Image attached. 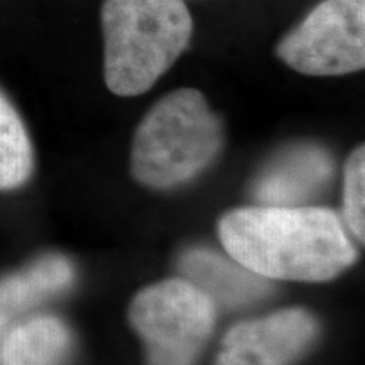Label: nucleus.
Listing matches in <instances>:
<instances>
[{"label":"nucleus","mask_w":365,"mask_h":365,"mask_svg":"<svg viewBox=\"0 0 365 365\" xmlns=\"http://www.w3.org/2000/svg\"><path fill=\"white\" fill-rule=\"evenodd\" d=\"M227 254L257 276L328 281L352 266L357 252L335 212L304 207H257L220 222Z\"/></svg>","instance_id":"obj_1"},{"label":"nucleus","mask_w":365,"mask_h":365,"mask_svg":"<svg viewBox=\"0 0 365 365\" xmlns=\"http://www.w3.org/2000/svg\"><path fill=\"white\" fill-rule=\"evenodd\" d=\"M105 83L112 93L135 97L181 56L193 36L185 0H103Z\"/></svg>","instance_id":"obj_2"},{"label":"nucleus","mask_w":365,"mask_h":365,"mask_svg":"<svg viewBox=\"0 0 365 365\" xmlns=\"http://www.w3.org/2000/svg\"><path fill=\"white\" fill-rule=\"evenodd\" d=\"M223 143L218 117L198 90L164 95L137 127L132 173L153 188L181 185L202 173Z\"/></svg>","instance_id":"obj_3"},{"label":"nucleus","mask_w":365,"mask_h":365,"mask_svg":"<svg viewBox=\"0 0 365 365\" xmlns=\"http://www.w3.org/2000/svg\"><path fill=\"white\" fill-rule=\"evenodd\" d=\"M129 317L150 365H193L212 333L215 304L190 281L171 279L140 291Z\"/></svg>","instance_id":"obj_4"},{"label":"nucleus","mask_w":365,"mask_h":365,"mask_svg":"<svg viewBox=\"0 0 365 365\" xmlns=\"http://www.w3.org/2000/svg\"><path fill=\"white\" fill-rule=\"evenodd\" d=\"M303 75L339 76L365 66V0H325L276 48Z\"/></svg>","instance_id":"obj_5"},{"label":"nucleus","mask_w":365,"mask_h":365,"mask_svg":"<svg viewBox=\"0 0 365 365\" xmlns=\"http://www.w3.org/2000/svg\"><path fill=\"white\" fill-rule=\"evenodd\" d=\"M314 335L317 323L307 312L284 309L232 328L215 365H289Z\"/></svg>","instance_id":"obj_6"},{"label":"nucleus","mask_w":365,"mask_h":365,"mask_svg":"<svg viewBox=\"0 0 365 365\" xmlns=\"http://www.w3.org/2000/svg\"><path fill=\"white\" fill-rule=\"evenodd\" d=\"M333 176V161L317 145H298L269 164L254 196L264 207H298L313 198Z\"/></svg>","instance_id":"obj_7"},{"label":"nucleus","mask_w":365,"mask_h":365,"mask_svg":"<svg viewBox=\"0 0 365 365\" xmlns=\"http://www.w3.org/2000/svg\"><path fill=\"white\" fill-rule=\"evenodd\" d=\"M181 271L185 279L203 291L210 299L227 307H245L262 299L269 293L266 277L257 276L239 262L227 261L205 249L190 250L182 255Z\"/></svg>","instance_id":"obj_8"},{"label":"nucleus","mask_w":365,"mask_h":365,"mask_svg":"<svg viewBox=\"0 0 365 365\" xmlns=\"http://www.w3.org/2000/svg\"><path fill=\"white\" fill-rule=\"evenodd\" d=\"M73 281V267L65 257L48 255L27 271L0 282V331L17 314L59 293Z\"/></svg>","instance_id":"obj_9"},{"label":"nucleus","mask_w":365,"mask_h":365,"mask_svg":"<svg viewBox=\"0 0 365 365\" xmlns=\"http://www.w3.org/2000/svg\"><path fill=\"white\" fill-rule=\"evenodd\" d=\"M68 328L53 317H38L12 328L0 349V365H66Z\"/></svg>","instance_id":"obj_10"},{"label":"nucleus","mask_w":365,"mask_h":365,"mask_svg":"<svg viewBox=\"0 0 365 365\" xmlns=\"http://www.w3.org/2000/svg\"><path fill=\"white\" fill-rule=\"evenodd\" d=\"M33 173V145L19 113L0 91V190L17 188Z\"/></svg>","instance_id":"obj_11"},{"label":"nucleus","mask_w":365,"mask_h":365,"mask_svg":"<svg viewBox=\"0 0 365 365\" xmlns=\"http://www.w3.org/2000/svg\"><path fill=\"white\" fill-rule=\"evenodd\" d=\"M365 193V153L364 145L350 154L345 168L344 215L352 234L364 242V195Z\"/></svg>","instance_id":"obj_12"}]
</instances>
